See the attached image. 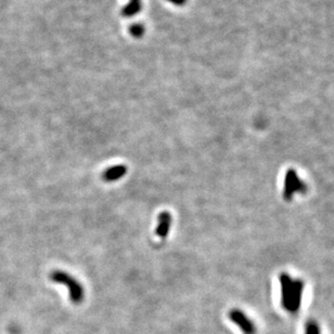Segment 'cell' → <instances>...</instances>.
<instances>
[{
    "label": "cell",
    "instance_id": "1",
    "mask_svg": "<svg viewBox=\"0 0 334 334\" xmlns=\"http://www.w3.org/2000/svg\"><path fill=\"white\" fill-rule=\"evenodd\" d=\"M282 283V304L284 308L291 312H295L300 308L303 292V283L295 281L290 277H284Z\"/></svg>",
    "mask_w": 334,
    "mask_h": 334
},
{
    "label": "cell",
    "instance_id": "2",
    "mask_svg": "<svg viewBox=\"0 0 334 334\" xmlns=\"http://www.w3.org/2000/svg\"><path fill=\"white\" fill-rule=\"evenodd\" d=\"M50 280L54 283L63 284L68 288L70 300L74 304H81L84 301L85 291L81 282L75 279L73 276L69 275L62 270H54L50 274Z\"/></svg>",
    "mask_w": 334,
    "mask_h": 334
},
{
    "label": "cell",
    "instance_id": "3",
    "mask_svg": "<svg viewBox=\"0 0 334 334\" xmlns=\"http://www.w3.org/2000/svg\"><path fill=\"white\" fill-rule=\"evenodd\" d=\"M229 318L233 323H236L239 326L243 334H255V332H256L254 323L241 310H231L229 312Z\"/></svg>",
    "mask_w": 334,
    "mask_h": 334
},
{
    "label": "cell",
    "instance_id": "4",
    "mask_svg": "<svg viewBox=\"0 0 334 334\" xmlns=\"http://www.w3.org/2000/svg\"><path fill=\"white\" fill-rule=\"evenodd\" d=\"M172 220H173L172 215H170L168 212H162L160 214L158 226H156L155 229L156 236H158L160 239L164 240L168 236L170 226H172Z\"/></svg>",
    "mask_w": 334,
    "mask_h": 334
},
{
    "label": "cell",
    "instance_id": "5",
    "mask_svg": "<svg viewBox=\"0 0 334 334\" xmlns=\"http://www.w3.org/2000/svg\"><path fill=\"white\" fill-rule=\"evenodd\" d=\"M127 174V166L123 164H118L111 166L105 169L102 173V180L105 182H114L119 180L120 178Z\"/></svg>",
    "mask_w": 334,
    "mask_h": 334
},
{
    "label": "cell",
    "instance_id": "6",
    "mask_svg": "<svg viewBox=\"0 0 334 334\" xmlns=\"http://www.w3.org/2000/svg\"><path fill=\"white\" fill-rule=\"evenodd\" d=\"M301 187V181L297 178V175H295L293 172H290L287 174V179H286V195L291 196L294 191H298Z\"/></svg>",
    "mask_w": 334,
    "mask_h": 334
},
{
    "label": "cell",
    "instance_id": "7",
    "mask_svg": "<svg viewBox=\"0 0 334 334\" xmlns=\"http://www.w3.org/2000/svg\"><path fill=\"white\" fill-rule=\"evenodd\" d=\"M141 10V3L140 0H130L129 5L126 6L122 11L124 17H132L137 14Z\"/></svg>",
    "mask_w": 334,
    "mask_h": 334
},
{
    "label": "cell",
    "instance_id": "8",
    "mask_svg": "<svg viewBox=\"0 0 334 334\" xmlns=\"http://www.w3.org/2000/svg\"><path fill=\"white\" fill-rule=\"evenodd\" d=\"M145 33V27L141 24H135L130 26V34L135 37H141Z\"/></svg>",
    "mask_w": 334,
    "mask_h": 334
},
{
    "label": "cell",
    "instance_id": "9",
    "mask_svg": "<svg viewBox=\"0 0 334 334\" xmlns=\"http://www.w3.org/2000/svg\"><path fill=\"white\" fill-rule=\"evenodd\" d=\"M305 334H320V329L315 321H309L306 325V333Z\"/></svg>",
    "mask_w": 334,
    "mask_h": 334
},
{
    "label": "cell",
    "instance_id": "10",
    "mask_svg": "<svg viewBox=\"0 0 334 334\" xmlns=\"http://www.w3.org/2000/svg\"><path fill=\"white\" fill-rule=\"evenodd\" d=\"M168 2H170V3L174 4V5H177V6H181V5L186 4L187 0H168Z\"/></svg>",
    "mask_w": 334,
    "mask_h": 334
}]
</instances>
